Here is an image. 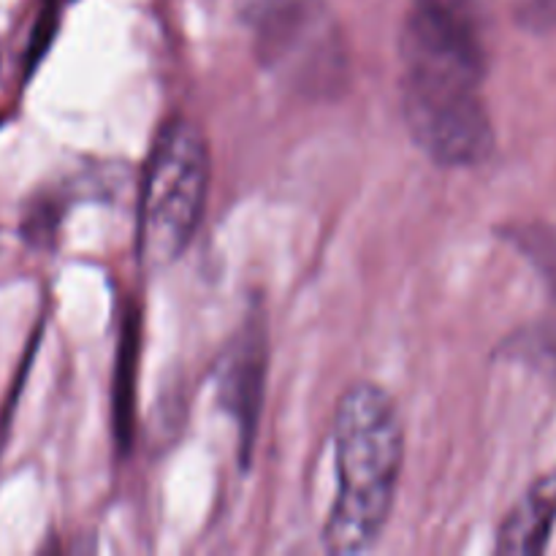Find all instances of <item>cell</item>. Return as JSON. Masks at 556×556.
<instances>
[{"mask_svg":"<svg viewBox=\"0 0 556 556\" xmlns=\"http://www.w3.org/2000/svg\"><path fill=\"white\" fill-rule=\"evenodd\" d=\"M400 58L402 112L416 144L440 166L486 161L494 147L481 101L489 71L486 0H410Z\"/></svg>","mask_w":556,"mask_h":556,"instance_id":"obj_1","label":"cell"},{"mask_svg":"<svg viewBox=\"0 0 556 556\" xmlns=\"http://www.w3.org/2000/svg\"><path fill=\"white\" fill-rule=\"evenodd\" d=\"M337 494L324 527L329 554H364L378 543L405 459V429L394 400L372 383L342 394L334 416Z\"/></svg>","mask_w":556,"mask_h":556,"instance_id":"obj_2","label":"cell"},{"mask_svg":"<svg viewBox=\"0 0 556 556\" xmlns=\"http://www.w3.org/2000/svg\"><path fill=\"white\" fill-rule=\"evenodd\" d=\"M210 147L193 119L174 117L152 144L139 206V255L147 269L174 264L193 239L210 195Z\"/></svg>","mask_w":556,"mask_h":556,"instance_id":"obj_3","label":"cell"},{"mask_svg":"<svg viewBox=\"0 0 556 556\" xmlns=\"http://www.w3.org/2000/svg\"><path fill=\"white\" fill-rule=\"evenodd\" d=\"M253 33L258 58L280 79L315 92L340 85L345 49L324 0H255Z\"/></svg>","mask_w":556,"mask_h":556,"instance_id":"obj_4","label":"cell"},{"mask_svg":"<svg viewBox=\"0 0 556 556\" xmlns=\"http://www.w3.org/2000/svg\"><path fill=\"white\" fill-rule=\"evenodd\" d=\"M556 521V472L541 478L500 530V554H541Z\"/></svg>","mask_w":556,"mask_h":556,"instance_id":"obj_5","label":"cell"},{"mask_svg":"<svg viewBox=\"0 0 556 556\" xmlns=\"http://www.w3.org/2000/svg\"><path fill=\"white\" fill-rule=\"evenodd\" d=\"M261 345H264V337L258 331H250L242 345L233 348V356L226 362V378H223L226 400L231 402L244 429H250V424L258 416L261 369H264Z\"/></svg>","mask_w":556,"mask_h":556,"instance_id":"obj_6","label":"cell"},{"mask_svg":"<svg viewBox=\"0 0 556 556\" xmlns=\"http://www.w3.org/2000/svg\"><path fill=\"white\" fill-rule=\"evenodd\" d=\"M519 244L525 255H530L532 264L543 271L552 291L556 293V231L554 228H521Z\"/></svg>","mask_w":556,"mask_h":556,"instance_id":"obj_7","label":"cell"},{"mask_svg":"<svg viewBox=\"0 0 556 556\" xmlns=\"http://www.w3.org/2000/svg\"><path fill=\"white\" fill-rule=\"evenodd\" d=\"M514 14L530 30H552L556 27V0H510Z\"/></svg>","mask_w":556,"mask_h":556,"instance_id":"obj_8","label":"cell"}]
</instances>
